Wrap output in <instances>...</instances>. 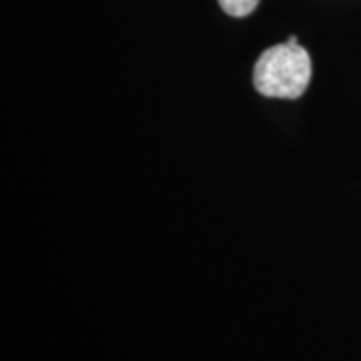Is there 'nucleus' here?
Instances as JSON below:
<instances>
[{"label": "nucleus", "instance_id": "obj_1", "mask_svg": "<svg viewBox=\"0 0 361 361\" xmlns=\"http://www.w3.org/2000/svg\"><path fill=\"white\" fill-rule=\"evenodd\" d=\"M310 80V52L301 44H275L261 52L253 68L255 89L269 99H299Z\"/></svg>", "mask_w": 361, "mask_h": 361}, {"label": "nucleus", "instance_id": "obj_3", "mask_svg": "<svg viewBox=\"0 0 361 361\" xmlns=\"http://www.w3.org/2000/svg\"><path fill=\"white\" fill-rule=\"evenodd\" d=\"M285 42H289V44H299V40H297L295 35H291V37H289V39L285 40Z\"/></svg>", "mask_w": 361, "mask_h": 361}, {"label": "nucleus", "instance_id": "obj_2", "mask_svg": "<svg viewBox=\"0 0 361 361\" xmlns=\"http://www.w3.org/2000/svg\"><path fill=\"white\" fill-rule=\"evenodd\" d=\"M219 4L229 16L241 18V16H247L257 8L259 0H219Z\"/></svg>", "mask_w": 361, "mask_h": 361}]
</instances>
